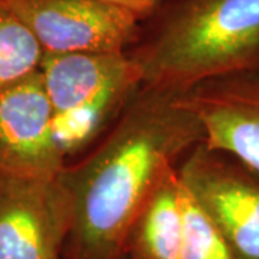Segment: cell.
<instances>
[{
  "instance_id": "cell-1",
  "label": "cell",
  "mask_w": 259,
  "mask_h": 259,
  "mask_svg": "<svg viewBox=\"0 0 259 259\" xmlns=\"http://www.w3.org/2000/svg\"><path fill=\"white\" fill-rule=\"evenodd\" d=\"M203 140L182 93L141 85L101 139L59 175L71 200L64 259H124L140 210Z\"/></svg>"
},
{
  "instance_id": "cell-9",
  "label": "cell",
  "mask_w": 259,
  "mask_h": 259,
  "mask_svg": "<svg viewBox=\"0 0 259 259\" xmlns=\"http://www.w3.org/2000/svg\"><path fill=\"white\" fill-rule=\"evenodd\" d=\"M182 182L168 173L140 210L125 242L124 259H182Z\"/></svg>"
},
{
  "instance_id": "cell-4",
  "label": "cell",
  "mask_w": 259,
  "mask_h": 259,
  "mask_svg": "<svg viewBox=\"0 0 259 259\" xmlns=\"http://www.w3.org/2000/svg\"><path fill=\"white\" fill-rule=\"evenodd\" d=\"M197 204L222 235L233 259H259V173L200 143L177 167Z\"/></svg>"
},
{
  "instance_id": "cell-7",
  "label": "cell",
  "mask_w": 259,
  "mask_h": 259,
  "mask_svg": "<svg viewBox=\"0 0 259 259\" xmlns=\"http://www.w3.org/2000/svg\"><path fill=\"white\" fill-rule=\"evenodd\" d=\"M71 200L59 177L0 175V259H64Z\"/></svg>"
},
{
  "instance_id": "cell-3",
  "label": "cell",
  "mask_w": 259,
  "mask_h": 259,
  "mask_svg": "<svg viewBox=\"0 0 259 259\" xmlns=\"http://www.w3.org/2000/svg\"><path fill=\"white\" fill-rule=\"evenodd\" d=\"M39 71L66 164L101 139L143 85L127 52L44 54Z\"/></svg>"
},
{
  "instance_id": "cell-11",
  "label": "cell",
  "mask_w": 259,
  "mask_h": 259,
  "mask_svg": "<svg viewBox=\"0 0 259 259\" xmlns=\"http://www.w3.org/2000/svg\"><path fill=\"white\" fill-rule=\"evenodd\" d=\"M182 182V180H180ZM182 259H233L222 235L182 183Z\"/></svg>"
},
{
  "instance_id": "cell-12",
  "label": "cell",
  "mask_w": 259,
  "mask_h": 259,
  "mask_svg": "<svg viewBox=\"0 0 259 259\" xmlns=\"http://www.w3.org/2000/svg\"><path fill=\"white\" fill-rule=\"evenodd\" d=\"M100 2L125 10L139 22H143L148 16H151L166 0H100Z\"/></svg>"
},
{
  "instance_id": "cell-6",
  "label": "cell",
  "mask_w": 259,
  "mask_h": 259,
  "mask_svg": "<svg viewBox=\"0 0 259 259\" xmlns=\"http://www.w3.org/2000/svg\"><path fill=\"white\" fill-rule=\"evenodd\" d=\"M44 54L127 52L140 22L100 0H5Z\"/></svg>"
},
{
  "instance_id": "cell-10",
  "label": "cell",
  "mask_w": 259,
  "mask_h": 259,
  "mask_svg": "<svg viewBox=\"0 0 259 259\" xmlns=\"http://www.w3.org/2000/svg\"><path fill=\"white\" fill-rule=\"evenodd\" d=\"M44 51L10 6L0 0V87L39 69Z\"/></svg>"
},
{
  "instance_id": "cell-2",
  "label": "cell",
  "mask_w": 259,
  "mask_h": 259,
  "mask_svg": "<svg viewBox=\"0 0 259 259\" xmlns=\"http://www.w3.org/2000/svg\"><path fill=\"white\" fill-rule=\"evenodd\" d=\"M127 55L143 87L173 93L259 74V0H166L140 22Z\"/></svg>"
},
{
  "instance_id": "cell-8",
  "label": "cell",
  "mask_w": 259,
  "mask_h": 259,
  "mask_svg": "<svg viewBox=\"0 0 259 259\" xmlns=\"http://www.w3.org/2000/svg\"><path fill=\"white\" fill-rule=\"evenodd\" d=\"M203 128V144L259 173V74L210 79L182 93Z\"/></svg>"
},
{
  "instance_id": "cell-5",
  "label": "cell",
  "mask_w": 259,
  "mask_h": 259,
  "mask_svg": "<svg viewBox=\"0 0 259 259\" xmlns=\"http://www.w3.org/2000/svg\"><path fill=\"white\" fill-rule=\"evenodd\" d=\"M65 166L40 71L0 87V175L54 180Z\"/></svg>"
}]
</instances>
